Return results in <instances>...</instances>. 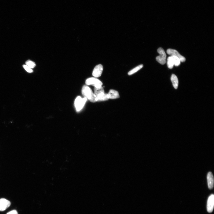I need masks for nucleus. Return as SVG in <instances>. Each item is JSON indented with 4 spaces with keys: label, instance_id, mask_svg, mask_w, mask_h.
I'll use <instances>...</instances> for the list:
<instances>
[{
    "label": "nucleus",
    "instance_id": "nucleus-1",
    "mask_svg": "<svg viewBox=\"0 0 214 214\" xmlns=\"http://www.w3.org/2000/svg\"><path fill=\"white\" fill-rule=\"evenodd\" d=\"M82 94L92 102H96V97L90 88L87 86H84L82 90Z\"/></svg>",
    "mask_w": 214,
    "mask_h": 214
},
{
    "label": "nucleus",
    "instance_id": "nucleus-2",
    "mask_svg": "<svg viewBox=\"0 0 214 214\" xmlns=\"http://www.w3.org/2000/svg\"><path fill=\"white\" fill-rule=\"evenodd\" d=\"M87 100L86 98H82L80 96L76 98L74 101V106L77 112L80 111L84 107Z\"/></svg>",
    "mask_w": 214,
    "mask_h": 214
},
{
    "label": "nucleus",
    "instance_id": "nucleus-3",
    "mask_svg": "<svg viewBox=\"0 0 214 214\" xmlns=\"http://www.w3.org/2000/svg\"><path fill=\"white\" fill-rule=\"evenodd\" d=\"M86 83L87 85L93 86L95 88H99L103 85V83L96 77H91L88 79Z\"/></svg>",
    "mask_w": 214,
    "mask_h": 214
},
{
    "label": "nucleus",
    "instance_id": "nucleus-4",
    "mask_svg": "<svg viewBox=\"0 0 214 214\" xmlns=\"http://www.w3.org/2000/svg\"><path fill=\"white\" fill-rule=\"evenodd\" d=\"M157 51L160 55L156 57V60L162 65L166 63V55L164 50L162 48H160Z\"/></svg>",
    "mask_w": 214,
    "mask_h": 214
},
{
    "label": "nucleus",
    "instance_id": "nucleus-5",
    "mask_svg": "<svg viewBox=\"0 0 214 214\" xmlns=\"http://www.w3.org/2000/svg\"><path fill=\"white\" fill-rule=\"evenodd\" d=\"M167 53L171 55V56H174L178 57L180 59L181 62H184L186 60L185 57L182 56L177 51L175 50L168 49L167 50Z\"/></svg>",
    "mask_w": 214,
    "mask_h": 214
},
{
    "label": "nucleus",
    "instance_id": "nucleus-6",
    "mask_svg": "<svg viewBox=\"0 0 214 214\" xmlns=\"http://www.w3.org/2000/svg\"><path fill=\"white\" fill-rule=\"evenodd\" d=\"M103 66L101 64L97 65L93 71L92 75L96 78L100 77L103 72Z\"/></svg>",
    "mask_w": 214,
    "mask_h": 214
},
{
    "label": "nucleus",
    "instance_id": "nucleus-7",
    "mask_svg": "<svg viewBox=\"0 0 214 214\" xmlns=\"http://www.w3.org/2000/svg\"><path fill=\"white\" fill-rule=\"evenodd\" d=\"M11 204L10 202L5 199H0V211H5L10 207Z\"/></svg>",
    "mask_w": 214,
    "mask_h": 214
},
{
    "label": "nucleus",
    "instance_id": "nucleus-8",
    "mask_svg": "<svg viewBox=\"0 0 214 214\" xmlns=\"http://www.w3.org/2000/svg\"><path fill=\"white\" fill-rule=\"evenodd\" d=\"M214 205V195L211 194L209 197L207 203V210L209 213H211L213 211Z\"/></svg>",
    "mask_w": 214,
    "mask_h": 214
},
{
    "label": "nucleus",
    "instance_id": "nucleus-9",
    "mask_svg": "<svg viewBox=\"0 0 214 214\" xmlns=\"http://www.w3.org/2000/svg\"><path fill=\"white\" fill-rule=\"evenodd\" d=\"M208 187L210 190L212 189L214 186V178L212 172H209L207 175Z\"/></svg>",
    "mask_w": 214,
    "mask_h": 214
},
{
    "label": "nucleus",
    "instance_id": "nucleus-10",
    "mask_svg": "<svg viewBox=\"0 0 214 214\" xmlns=\"http://www.w3.org/2000/svg\"><path fill=\"white\" fill-rule=\"evenodd\" d=\"M107 95L109 99H114L120 98L118 92L117 91L114 90H110Z\"/></svg>",
    "mask_w": 214,
    "mask_h": 214
},
{
    "label": "nucleus",
    "instance_id": "nucleus-11",
    "mask_svg": "<svg viewBox=\"0 0 214 214\" xmlns=\"http://www.w3.org/2000/svg\"><path fill=\"white\" fill-rule=\"evenodd\" d=\"M94 93L96 98L105 94V92L104 88L101 86L98 88H94Z\"/></svg>",
    "mask_w": 214,
    "mask_h": 214
},
{
    "label": "nucleus",
    "instance_id": "nucleus-12",
    "mask_svg": "<svg viewBox=\"0 0 214 214\" xmlns=\"http://www.w3.org/2000/svg\"><path fill=\"white\" fill-rule=\"evenodd\" d=\"M171 80L173 85L175 89H177L179 86V80L177 77L174 74H173L171 76Z\"/></svg>",
    "mask_w": 214,
    "mask_h": 214
},
{
    "label": "nucleus",
    "instance_id": "nucleus-13",
    "mask_svg": "<svg viewBox=\"0 0 214 214\" xmlns=\"http://www.w3.org/2000/svg\"><path fill=\"white\" fill-rule=\"evenodd\" d=\"M167 66L169 69H172L173 68L174 65L172 56H170L167 58Z\"/></svg>",
    "mask_w": 214,
    "mask_h": 214
},
{
    "label": "nucleus",
    "instance_id": "nucleus-14",
    "mask_svg": "<svg viewBox=\"0 0 214 214\" xmlns=\"http://www.w3.org/2000/svg\"><path fill=\"white\" fill-rule=\"evenodd\" d=\"M143 66V65L142 64L139 65V66L135 67L131 70L129 71L128 73V75H132V74L137 72V71L142 68Z\"/></svg>",
    "mask_w": 214,
    "mask_h": 214
},
{
    "label": "nucleus",
    "instance_id": "nucleus-15",
    "mask_svg": "<svg viewBox=\"0 0 214 214\" xmlns=\"http://www.w3.org/2000/svg\"><path fill=\"white\" fill-rule=\"evenodd\" d=\"M109 99L107 94L105 93L103 94L96 98V101H105L108 100Z\"/></svg>",
    "mask_w": 214,
    "mask_h": 214
},
{
    "label": "nucleus",
    "instance_id": "nucleus-16",
    "mask_svg": "<svg viewBox=\"0 0 214 214\" xmlns=\"http://www.w3.org/2000/svg\"><path fill=\"white\" fill-rule=\"evenodd\" d=\"M172 57L173 58L175 66L176 67L179 66L181 62L180 59L177 57L174 56H173Z\"/></svg>",
    "mask_w": 214,
    "mask_h": 214
},
{
    "label": "nucleus",
    "instance_id": "nucleus-17",
    "mask_svg": "<svg viewBox=\"0 0 214 214\" xmlns=\"http://www.w3.org/2000/svg\"><path fill=\"white\" fill-rule=\"evenodd\" d=\"M26 65L31 69L34 68L36 66L35 63L33 61L29 60L26 62Z\"/></svg>",
    "mask_w": 214,
    "mask_h": 214
},
{
    "label": "nucleus",
    "instance_id": "nucleus-18",
    "mask_svg": "<svg viewBox=\"0 0 214 214\" xmlns=\"http://www.w3.org/2000/svg\"><path fill=\"white\" fill-rule=\"evenodd\" d=\"M23 66L24 69L28 72L32 73L33 72V71L32 69L27 66V65H24Z\"/></svg>",
    "mask_w": 214,
    "mask_h": 214
},
{
    "label": "nucleus",
    "instance_id": "nucleus-19",
    "mask_svg": "<svg viewBox=\"0 0 214 214\" xmlns=\"http://www.w3.org/2000/svg\"><path fill=\"white\" fill-rule=\"evenodd\" d=\"M6 214H18L16 210H13L8 212Z\"/></svg>",
    "mask_w": 214,
    "mask_h": 214
}]
</instances>
